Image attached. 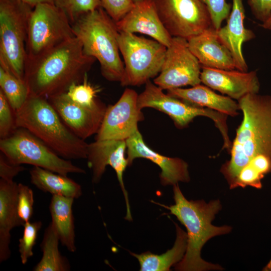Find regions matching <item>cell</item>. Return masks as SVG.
Returning a JSON list of instances; mask_svg holds the SVG:
<instances>
[{
  "mask_svg": "<svg viewBox=\"0 0 271 271\" xmlns=\"http://www.w3.org/2000/svg\"><path fill=\"white\" fill-rule=\"evenodd\" d=\"M242 120L220 172L233 188L262 187L271 173V95L250 93L238 100Z\"/></svg>",
  "mask_w": 271,
  "mask_h": 271,
  "instance_id": "obj_1",
  "label": "cell"
},
{
  "mask_svg": "<svg viewBox=\"0 0 271 271\" xmlns=\"http://www.w3.org/2000/svg\"><path fill=\"white\" fill-rule=\"evenodd\" d=\"M95 59L85 54L74 37L32 58H27L24 80L29 95L47 99L81 82Z\"/></svg>",
  "mask_w": 271,
  "mask_h": 271,
  "instance_id": "obj_2",
  "label": "cell"
},
{
  "mask_svg": "<svg viewBox=\"0 0 271 271\" xmlns=\"http://www.w3.org/2000/svg\"><path fill=\"white\" fill-rule=\"evenodd\" d=\"M173 205L152 201L169 210L186 227L187 247L182 259L175 265L179 271L222 270L219 264L207 262L202 258L201 250L211 238L229 233L232 227L228 225L214 226L212 222L222 208L219 199L206 203L202 200H188L183 194L178 184L173 186Z\"/></svg>",
  "mask_w": 271,
  "mask_h": 271,
  "instance_id": "obj_3",
  "label": "cell"
},
{
  "mask_svg": "<svg viewBox=\"0 0 271 271\" xmlns=\"http://www.w3.org/2000/svg\"><path fill=\"white\" fill-rule=\"evenodd\" d=\"M15 114L16 127L27 129L60 157L87 159L88 144L67 127L47 99L29 95Z\"/></svg>",
  "mask_w": 271,
  "mask_h": 271,
  "instance_id": "obj_4",
  "label": "cell"
},
{
  "mask_svg": "<svg viewBox=\"0 0 271 271\" xmlns=\"http://www.w3.org/2000/svg\"><path fill=\"white\" fill-rule=\"evenodd\" d=\"M71 25L85 54L99 62L102 76L108 81L120 82L124 69L115 22L100 7L80 16Z\"/></svg>",
  "mask_w": 271,
  "mask_h": 271,
  "instance_id": "obj_5",
  "label": "cell"
},
{
  "mask_svg": "<svg viewBox=\"0 0 271 271\" xmlns=\"http://www.w3.org/2000/svg\"><path fill=\"white\" fill-rule=\"evenodd\" d=\"M33 9L20 0H0V62L24 81L28 20Z\"/></svg>",
  "mask_w": 271,
  "mask_h": 271,
  "instance_id": "obj_6",
  "label": "cell"
},
{
  "mask_svg": "<svg viewBox=\"0 0 271 271\" xmlns=\"http://www.w3.org/2000/svg\"><path fill=\"white\" fill-rule=\"evenodd\" d=\"M0 150L15 165L29 164L67 176L85 174V171L56 153L27 129L17 127L8 137L1 139Z\"/></svg>",
  "mask_w": 271,
  "mask_h": 271,
  "instance_id": "obj_7",
  "label": "cell"
},
{
  "mask_svg": "<svg viewBox=\"0 0 271 271\" xmlns=\"http://www.w3.org/2000/svg\"><path fill=\"white\" fill-rule=\"evenodd\" d=\"M119 51L124 60V74L120 82L123 86L146 84L162 69L167 47L155 40L134 34L119 32Z\"/></svg>",
  "mask_w": 271,
  "mask_h": 271,
  "instance_id": "obj_8",
  "label": "cell"
},
{
  "mask_svg": "<svg viewBox=\"0 0 271 271\" xmlns=\"http://www.w3.org/2000/svg\"><path fill=\"white\" fill-rule=\"evenodd\" d=\"M144 90L138 98L140 109L150 107L163 112L173 120L178 128L186 127L197 116L210 118L220 131L223 140V147L229 148L232 144L228 135L226 120L228 115L216 110L190 104L163 92V89L150 80L145 84Z\"/></svg>",
  "mask_w": 271,
  "mask_h": 271,
  "instance_id": "obj_9",
  "label": "cell"
},
{
  "mask_svg": "<svg viewBox=\"0 0 271 271\" xmlns=\"http://www.w3.org/2000/svg\"><path fill=\"white\" fill-rule=\"evenodd\" d=\"M75 37L71 22L54 4L40 3L30 15L26 41L27 58H32Z\"/></svg>",
  "mask_w": 271,
  "mask_h": 271,
  "instance_id": "obj_10",
  "label": "cell"
},
{
  "mask_svg": "<svg viewBox=\"0 0 271 271\" xmlns=\"http://www.w3.org/2000/svg\"><path fill=\"white\" fill-rule=\"evenodd\" d=\"M159 18L172 37L186 40L212 26L210 15L201 0H154Z\"/></svg>",
  "mask_w": 271,
  "mask_h": 271,
  "instance_id": "obj_11",
  "label": "cell"
},
{
  "mask_svg": "<svg viewBox=\"0 0 271 271\" xmlns=\"http://www.w3.org/2000/svg\"><path fill=\"white\" fill-rule=\"evenodd\" d=\"M201 64L190 51L187 40L173 37L167 48L162 69L154 83L163 90H169L201 83Z\"/></svg>",
  "mask_w": 271,
  "mask_h": 271,
  "instance_id": "obj_12",
  "label": "cell"
},
{
  "mask_svg": "<svg viewBox=\"0 0 271 271\" xmlns=\"http://www.w3.org/2000/svg\"><path fill=\"white\" fill-rule=\"evenodd\" d=\"M138 94L126 88L118 100L107 107L96 140H126L138 130L144 115L138 106Z\"/></svg>",
  "mask_w": 271,
  "mask_h": 271,
  "instance_id": "obj_13",
  "label": "cell"
},
{
  "mask_svg": "<svg viewBox=\"0 0 271 271\" xmlns=\"http://www.w3.org/2000/svg\"><path fill=\"white\" fill-rule=\"evenodd\" d=\"M48 100L67 127L84 141L97 133L107 108L98 99L91 106L80 105L72 101L66 92Z\"/></svg>",
  "mask_w": 271,
  "mask_h": 271,
  "instance_id": "obj_14",
  "label": "cell"
},
{
  "mask_svg": "<svg viewBox=\"0 0 271 271\" xmlns=\"http://www.w3.org/2000/svg\"><path fill=\"white\" fill-rule=\"evenodd\" d=\"M126 144L125 140H96L88 144V165L92 172V181L98 183L104 174L106 167L111 166L115 171L119 185L124 195L126 213L125 219L132 220L127 192L123 180V173L128 165L125 157Z\"/></svg>",
  "mask_w": 271,
  "mask_h": 271,
  "instance_id": "obj_15",
  "label": "cell"
},
{
  "mask_svg": "<svg viewBox=\"0 0 271 271\" xmlns=\"http://www.w3.org/2000/svg\"><path fill=\"white\" fill-rule=\"evenodd\" d=\"M125 141L128 166L131 165L137 158L149 160L161 169L160 178L163 186H174L180 182L190 181L188 164L180 158L166 157L150 149L145 143L139 130Z\"/></svg>",
  "mask_w": 271,
  "mask_h": 271,
  "instance_id": "obj_16",
  "label": "cell"
},
{
  "mask_svg": "<svg viewBox=\"0 0 271 271\" xmlns=\"http://www.w3.org/2000/svg\"><path fill=\"white\" fill-rule=\"evenodd\" d=\"M115 23L119 32L143 34L167 48L172 40L173 37L159 18L154 0H142L134 3L132 8Z\"/></svg>",
  "mask_w": 271,
  "mask_h": 271,
  "instance_id": "obj_17",
  "label": "cell"
},
{
  "mask_svg": "<svg viewBox=\"0 0 271 271\" xmlns=\"http://www.w3.org/2000/svg\"><path fill=\"white\" fill-rule=\"evenodd\" d=\"M200 79L205 85L237 100L247 94L258 93L260 88L256 71L202 67Z\"/></svg>",
  "mask_w": 271,
  "mask_h": 271,
  "instance_id": "obj_18",
  "label": "cell"
},
{
  "mask_svg": "<svg viewBox=\"0 0 271 271\" xmlns=\"http://www.w3.org/2000/svg\"><path fill=\"white\" fill-rule=\"evenodd\" d=\"M245 9L243 0H232V7L225 26L217 31L220 41L230 52L236 69L246 72L248 66L242 53L244 43L254 38L253 32L245 28Z\"/></svg>",
  "mask_w": 271,
  "mask_h": 271,
  "instance_id": "obj_19",
  "label": "cell"
},
{
  "mask_svg": "<svg viewBox=\"0 0 271 271\" xmlns=\"http://www.w3.org/2000/svg\"><path fill=\"white\" fill-rule=\"evenodd\" d=\"M189 48L202 67L225 70L236 69L228 48L220 41L212 26L187 40Z\"/></svg>",
  "mask_w": 271,
  "mask_h": 271,
  "instance_id": "obj_20",
  "label": "cell"
},
{
  "mask_svg": "<svg viewBox=\"0 0 271 271\" xmlns=\"http://www.w3.org/2000/svg\"><path fill=\"white\" fill-rule=\"evenodd\" d=\"M18 184L0 180V262L7 260L11 255L10 247L12 230L24 226L17 209Z\"/></svg>",
  "mask_w": 271,
  "mask_h": 271,
  "instance_id": "obj_21",
  "label": "cell"
},
{
  "mask_svg": "<svg viewBox=\"0 0 271 271\" xmlns=\"http://www.w3.org/2000/svg\"><path fill=\"white\" fill-rule=\"evenodd\" d=\"M168 94L190 104L212 109L235 116L238 114V102L227 96L217 94L206 85L199 84L191 88H177L168 90Z\"/></svg>",
  "mask_w": 271,
  "mask_h": 271,
  "instance_id": "obj_22",
  "label": "cell"
},
{
  "mask_svg": "<svg viewBox=\"0 0 271 271\" xmlns=\"http://www.w3.org/2000/svg\"><path fill=\"white\" fill-rule=\"evenodd\" d=\"M74 199L71 197L53 195L49 205L51 223L56 231L60 242L71 252L76 250L72 211Z\"/></svg>",
  "mask_w": 271,
  "mask_h": 271,
  "instance_id": "obj_23",
  "label": "cell"
},
{
  "mask_svg": "<svg viewBox=\"0 0 271 271\" xmlns=\"http://www.w3.org/2000/svg\"><path fill=\"white\" fill-rule=\"evenodd\" d=\"M176 238L173 246L161 254L146 251L141 254L130 252L140 265V271H169L172 266L180 262L187 247V234L177 223Z\"/></svg>",
  "mask_w": 271,
  "mask_h": 271,
  "instance_id": "obj_24",
  "label": "cell"
},
{
  "mask_svg": "<svg viewBox=\"0 0 271 271\" xmlns=\"http://www.w3.org/2000/svg\"><path fill=\"white\" fill-rule=\"evenodd\" d=\"M30 177L32 184L52 195L77 199L82 195L81 186L67 176L34 166L30 171Z\"/></svg>",
  "mask_w": 271,
  "mask_h": 271,
  "instance_id": "obj_25",
  "label": "cell"
},
{
  "mask_svg": "<svg viewBox=\"0 0 271 271\" xmlns=\"http://www.w3.org/2000/svg\"><path fill=\"white\" fill-rule=\"evenodd\" d=\"M60 240L51 222L45 229L40 244L42 256L33 268L34 271H68L70 265L67 259L59 249Z\"/></svg>",
  "mask_w": 271,
  "mask_h": 271,
  "instance_id": "obj_26",
  "label": "cell"
},
{
  "mask_svg": "<svg viewBox=\"0 0 271 271\" xmlns=\"http://www.w3.org/2000/svg\"><path fill=\"white\" fill-rule=\"evenodd\" d=\"M0 90L14 111L24 105L29 95L25 81L17 77L2 62H0Z\"/></svg>",
  "mask_w": 271,
  "mask_h": 271,
  "instance_id": "obj_27",
  "label": "cell"
},
{
  "mask_svg": "<svg viewBox=\"0 0 271 271\" xmlns=\"http://www.w3.org/2000/svg\"><path fill=\"white\" fill-rule=\"evenodd\" d=\"M100 91L99 87L88 82L87 75L81 82L71 85L66 93L73 102L83 106H91L97 101V95Z\"/></svg>",
  "mask_w": 271,
  "mask_h": 271,
  "instance_id": "obj_28",
  "label": "cell"
},
{
  "mask_svg": "<svg viewBox=\"0 0 271 271\" xmlns=\"http://www.w3.org/2000/svg\"><path fill=\"white\" fill-rule=\"evenodd\" d=\"M53 3L65 13L71 24L82 15L101 7L100 0H53Z\"/></svg>",
  "mask_w": 271,
  "mask_h": 271,
  "instance_id": "obj_29",
  "label": "cell"
},
{
  "mask_svg": "<svg viewBox=\"0 0 271 271\" xmlns=\"http://www.w3.org/2000/svg\"><path fill=\"white\" fill-rule=\"evenodd\" d=\"M42 225L41 221H29L24 225L23 234L19 240L18 245L21 262L23 264H26L29 258L33 255V249Z\"/></svg>",
  "mask_w": 271,
  "mask_h": 271,
  "instance_id": "obj_30",
  "label": "cell"
},
{
  "mask_svg": "<svg viewBox=\"0 0 271 271\" xmlns=\"http://www.w3.org/2000/svg\"><path fill=\"white\" fill-rule=\"evenodd\" d=\"M17 209L18 215L23 222L30 221L34 212V198L33 190L22 183L17 186Z\"/></svg>",
  "mask_w": 271,
  "mask_h": 271,
  "instance_id": "obj_31",
  "label": "cell"
},
{
  "mask_svg": "<svg viewBox=\"0 0 271 271\" xmlns=\"http://www.w3.org/2000/svg\"><path fill=\"white\" fill-rule=\"evenodd\" d=\"M15 111L0 90V138L9 136L16 128Z\"/></svg>",
  "mask_w": 271,
  "mask_h": 271,
  "instance_id": "obj_32",
  "label": "cell"
},
{
  "mask_svg": "<svg viewBox=\"0 0 271 271\" xmlns=\"http://www.w3.org/2000/svg\"><path fill=\"white\" fill-rule=\"evenodd\" d=\"M209 12L212 26L217 31L222 22L227 19L231 12V5L226 0H201Z\"/></svg>",
  "mask_w": 271,
  "mask_h": 271,
  "instance_id": "obj_33",
  "label": "cell"
},
{
  "mask_svg": "<svg viewBox=\"0 0 271 271\" xmlns=\"http://www.w3.org/2000/svg\"><path fill=\"white\" fill-rule=\"evenodd\" d=\"M101 7L115 22L120 20L133 6L132 0H100Z\"/></svg>",
  "mask_w": 271,
  "mask_h": 271,
  "instance_id": "obj_34",
  "label": "cell"
},
{
  "mask_svg": "<svg viewBox=\"0 0 271 271\" xmlns=\"http://www.w3.org/2000/svg\"><path fill=\"white\" fill-rule=\"evenodd\" d=\"M252 15L261 22H265L271 15V0H248Z\"/></svg>",
  "mask_w": 271,
  "mask_h": 271,
  "instance_id": "obj_35",
  "label": "cell"
},
{
  "mask_svg": "<svg viewBox=\"0 0 271 271\" xmlns=\"http://www.w3.org/2000/svg\"><path fill=\"white\" fill-rule=\"evenodd\" d=\"M26 168L22 165H15L10 163L1 153L0 154V177L7 181H13L14 178Z\"/></svg>",
  "mask_w": 271,
  "mask_h": 271,
  "instance_id": "obj_36",
  "label": "cell"
},
{
  "mask_svg": "<svg viewBox=\"0 0 271 271\" xmlns=\"http://www.w3.org/2000/svg\"><path fill=\"white\" fill-rule=\"evenodd\" d=\"M28 5L31 6L33 8H34L35 6L39 4L40 3H53V0H20Z\"/></svg>",
  "mask_w": 271,
  "mask_h": 271,
  "instance_id": "obj_37",
  "label": "cell"
},
{
  "mask_svg": "<svg viewBox=\"0 0 271 271\" xmlns=\"http://www.w3.org/2000/svg\"><path fill=\"white\" fill-rule=\"evenodd\" d=\"M261 26L265 29L271 30V15L265 22L262 23Z\"/></svg>",
  "mask_w": 271,
  "mask_h": 271,
  "instance_id": "obj_38",
  "label": "cell"
},
{
  "mask_svg": "<svg viewBox=\"0 0 271 271\" xmlns=\"http://www.w3.org/2000/svg\"><path fill=\"white\" fill-rule=\"evenodd\" d=\"M263 270L265 271H270L271 270V259L268 261L267 264L266 265V266L263 268Z\"/></svg>",
  "mask_w": 271,
  "mask_h": 271,
  "instance_id": "obj_39",
  "label": "cell"
},
{
  "mask_svg": "<svg viewBox=\"0 0 271 271\" xmlns=\"http://www.w3.org/2000/svg\"><path fill=\"white\" fill-rule=\"evenodd\" d=\"M132 1L134 3H136L142 1V0H132Z\"/></svg>",
  "mask_w": 271,
  "mask_h": 271,
  "instance_id": "obj_40",
  "label": "cell"
}]
</instances>
